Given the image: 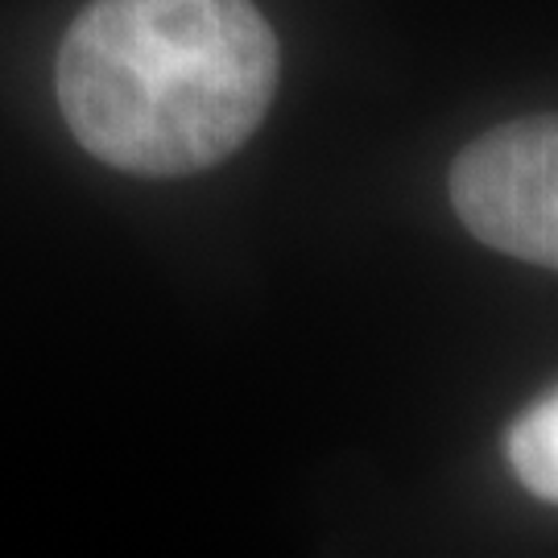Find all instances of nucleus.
Listing matches in <instances>:
<instances>
[{
	"label": "nucleus",
	"mask_w": 558,
	"mask_h": 558,
	"mask_svg": "<svg viewBox=\"0 0 558 558\" xmlns=\"http://www.w3.org/2000/svg\"><path fill=\"white\" fill-rule=\"evenodd\" d=\"M278 75V34L253 0H92L62 38L54 83L92 158L182 179L257 133Z\"/></svg>",
	"instance_id": "f257e3e1"
},
{
	"label": "nucleus",
	"mask_w": 558,
	"mask_h": 558,
	"mask_svg": "<svg viewBox=\"0 0 558 558\" xmlns=\"http://www.w3.org/2000/svg\"><path fill=\"white\" fill-rule=\"evenodd\" d=\"M505 456L513 476L534 493V497L558 505V389L538 398L505 439Z\"/></svg>",
	"instance_id": "7ed1b4c3"
},
{
	"label": "nucleus",
	"mask_w": 558,
	"mask_h": 558,
	"mask_svg": "<svg viewBox=\"0 0 558 558\" xmlns=\"http://www.w3.org/2000/svg\"><path fill=\"white\" fill-rule=\"evenodd\" d=\"M459 223L505 257L558 274V117L488 129L451 166Z\"/></svg>",
	"instance_id": "f03ea898"
}]
</instances>
